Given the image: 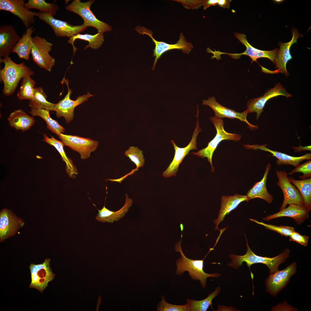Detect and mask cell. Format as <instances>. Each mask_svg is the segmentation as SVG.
<instances>
[{"label": "cell", "instance_id": "obj_3", "mask_svg": "<svg viewBox=\"0 0 311 311\" xmlns=\"http://www.w3.org/2000/svg\"><path fill=\"white\" fill-rule=\"evenodd\" d=\"M181 239L176 243L175 250L179 252L181 257L177 260L176 274L181 276L185 271H187L191 278L200 281V285L203 288L206 286V280L210 277L218 278L221 275L219 273L209 274L205 272L203 270L204 259L193 260L187 257L184 254L181 248Z\"/></svg>", "mask_w": 311, "mask_h": 311}, {"label": "cell", "instance_id": "obj_28", "mask_svg": "<svg viewBox=\"0 0 311 311\" xmlns=\"http://www.w3.org/2000/svg\"><path fill=\"white\" fill-rule=\"evenodd\" d=\"M7 120L10 126L17 130L22 132L28 130L34 124V118L28 115L22 110H15L8 117Z\"/></svg>", "mask_w": 311, "mask_h": 311}, {"label": "cell", "instance_id": "obj_46", "mask_svg": "<svg viewBox=\"0 0 311 311\" xmlns=\"http://www.w3.org/2000/svg\"><path fill=\"white\" fill-rule=\"evenodd\" d=\"M181 229L182 231L183 229V226L182 224H181L180 225Z\"/></svg>", "mask_w": 311, "mask_h": 311}, {"label": "cell", "instance_id": "obj_40", "mask_svg": "<svg viewBox=\"0 0 311 311\" xmlns=\"http://www.w3.org/2000/svg\"><path fill=\"white\" fill-rule=\"evenodd\" d=\"M162 297L161 300L157 306V311H190L189 306L187 303L184 305L172 304L165 301L164 296L162 295Z\"/></svg>", "mask_w": 311, "mask_h": 311}, {"label": "cell", "instance_id": "obj_33", "mask_svg": "<svg viewBox=\"0 0 311 311\" xmlns=\"http://www.w3.org/2000/svg\"><path fill=\"white\" fill-rule=\"evenodd\" d=\"M29 112L33 116H39L43 118L46 122L47 128L57 136L65 132L64 128L57 121L51 117L49 111L31 108V111Z\"/></svg>", "mask_w": 311, "mask_h": 311}, {"label": "cell", "instance_id": "obj_39", "mask_svg": "<svg viewBox=\"0 0 311 311\" xmlns=\"http://www.w3.org/2000/svg\"><path fill=\"white\" fill-rule=\"evenodd\" d=\"M249 219L252 221L263 226L266 229L276 232L280 234L282 236H289L291 232L295 230V228L291 226H277L266 224L262 222H259L255 219Z\"/></svg>", "mask_w": 311, "mask_h": 311}, {"label": "cell", "instance_id": "obj_20", "mask_svg": "<svg viewBox=\"0 0 311 311\" xmlns=\"http://www.w3.org/2000/svg\"><path fill=\"white\" fill-rule=\"evenodd\" d=\"M23 221L7 209L2 210L0 214V238L2 241L16 233L23 224Z\"/></svg>", "mask_w": 311, "mask_h": 311}, {"label": "cell", "instance_id": "obj_26", "mask_svg": "<svg viewBox=\"0 0 311 311\" xmlns=\"http://www.w3.org/2000/svg\"><path fill=\"white\" fill-rule=\"evenodd\" d=\"M271 168L270 163L267 164L262 179L260 181L256 183L248 191L246 195L249 200L253 198H259L264 200L269 204L272 202L273 197L269 193L266 187L267 176Z\"/></svg>", "mask_w": 311, "mask_h": 311}, {"label": "cell", "instance_id": "obj_36", "mask_svg": "<svg viewBox=\"0 0 311 311\" xmlns=\"http://www.w3.org/2000/svg\"><path fill=\"white\" fill-rule=\"evenodd\" d=\"M25 7L28 10L35 9L40 12H48L53 16L56 15L59 9L56 4L47 3L44 0H29L25 3Z\"/></svg>", "mask_w": 311, "mask_h": 311}, {"label": "cell", "instance_id": "obj_45", "mask_svg": "<svg viewBox=\"0 0 311 311\" xmlns=\"http://www.w3.org/2000/svg\"><path fill=\"white\" fill-rule=\"evenodd\" d=\"M238 310L232 307H227L224 306L219 305L217 311H238Z\"/></svg>", "mask_w": 311, "mask_h": 311}, {"label": "cell", "instance_id": "obj_30", "mask_svg": "<svg viewBox=\"0 0 311 311\" xmlns=\"http://www.w3.org/2000/svg\"><path fill=\"white\" fill-rule=\"evenodd\" d=\"M47 97L42 87H35L33 97L30 100L29 106L32 109L55 111V104L48 102Z\"/></svg>", "mask_w": 311, "mask_h": 311}, {"label": "cell", "instance_id": "obj_9", "mask_svg": "<svg viewBox=\"0 0 311 311\" xmlns=\"http://www.w3.org/2000/svg\"><path fill=\"white\" fill-rule=\"evenodd\" d=\"M50 259L46 258L41 264L31 263L30 269L31 281L29 288L35 289L42 293L48 285V283L54 278V274L50 266Z\"/></svg>", "mask_w": 311, "mask_h": 311}, {"label": "cell", "instance_id": "obj_12", "mask_svg": "<svg viewBox=\"0 0 311 311\" xmlns=\"http://www.w3.org/2000/svg\"><path fill=\"white\" fill-rule=\"evenodd\" d=\"M235 36L246 47L245 51L240 53L231 54L215 51V54L218 58H220V55L221 54H227L233 58L238 59L243 55H247L252 59V62L256 61L259 58H268L275 64V60L277 55L279 49L276 48L274 50L265 51L260 50L255 48L251 45L247 41L246 35L244 34L236 33L234 34Z\"/></svg>", "mask_w": 311, "mask_h": 311}, {"label": "cell", "instance_id": "obj_47", "mask_svg": "<svg viewBox=\"0 0 311 311\" xmlns=\"http://www.w3.org/2000/svg\"><path fill=\"white\" fill-rule=\"evenodd\" d=\"M275 1L276 2L280 3L282 2V1L281 0H275Z\"/></svg>", "mask_w": 311, "mask_h": 311}, {"label": "cell", "instance_id": "obj_43", "mask_svg": "<svg viewBox=\"0 0 311 311\" xmlns=\"http://www.w3.org/2000/svg\"><path fill=\"white\" fill-rule=\"evenodd\" d=\"M231 1L229 0H218L217 5L224 8H229Z\"/></svg>", "mask_w": 311, "mask_h": 311}, {"label": "cell", "instance_id": "obj_37", "mask_svg": "<svg viewBox=\"0 0 311 311\" xmlns=\"http://www.w3.org/2000/svg\"><path fill=\"white\" fill-rule=\"evenodd\" d=\"M125 156L136 165L135 171L143 166L145 162L143 151L137 147H130L124 152Z\"/></svg>", "mask_w": 311, "mask_h": 311}, {"label": "cell", "instance_id": "obj_31", "mask_svg": "<svg viewBox=\"0 0 311 311\" xmlns=\"http://www.w3.org/2000/svg\"><path fill=\"white\" fill-rule=\"evenodd\" d=\"M78 39L88 41V44L85 46L84 50L89 47L94 50L97 49L101 46L104 41L103 33H98L94 35L78 34L69 38L67 41L68 43L72 45L74 52L77 49L74 46V43L76 39Z\"/></svg>", "mask_w": 311, "mask_h": 311}, {"label": "cell", "instance_id": "obj_15", "mask_svg": "<svg viewBox=\"0 0 311 311\" xmlns=\"http://www.w3.org/2000/svg\"><path fill=\"white\" fill-rule=\"evenodd\" d=\"M276 172L278 179L277 184L282 189L284 195L283 201L280 211L285 208L288 204H294L304 206L300 193L289 181L288 173L284 170H276Z\"/></svg>", "mask_w": 311, "mask_h": 311}, {"label": "cell", "instance_id": "obj_14", "mask_svg": "<svg viewBox=\"0 0 311 311\" xmlns=\"http://www.w3.org/2000/svg\"><path fill=\"white\" fill-rule=\"evenodd\" d=\"M297 264L295 262L285 269L270 273L265 283L266 290L271 295L275 296L286 285L291 276L296 273Z\"/></svg>", "mask_w": 311, "mask_h": 311}, {"label": "cell", "instance_id": "obj_11", "mask_svg": "<svg viewBox=\"0 0 311 311\" xmlns=\"http://www.w3.org/2000/svg\"><path fill=\"white\" fill-rule=\"evenodd\" d=\"M65 82L68 88L67 94L63 99L55 104V111L57 117H64L66 122L69 124L73 120L75 107L87 101L88 98L94 95L88 92L86 94L79 96L75 100H72L70 97L72 91L69 87L68 81L65 79Z\"/></svg>", "mask_w": 311, "mask_h": 311}, {"label": "cell", "instance_id": "obj_34", "mask_svg": "<svg viewBox=\"0 0 311 311\" xmlns=\"http://www.w3.org/2000/svg\"><path fill=\"white\" fill-rule=\"evenodd\" d=\"M220 290V287H217L214 291L202 300H196L187 299V303L189 306L190 311H206L210 306L213 309V300L218 294Z\"/></svg>", "mask_w": 311, "mask_h": 311}, {"label": "cell", "instance_id": "obj_21", "mask_svg": "<svg viewBox=\"0 0 311 311\" xmlns=\"http://www.w3.org/2000/svg\"><path fill=\"white\" fill-rule=\"evenodd\" d=\"M20 38L13 26H0V58L9 56Z\"/></svg>", "mask_w": 311, "mask_h": 311}, {"label": "cell", "instance_id": "obj_18", "mask_svg": "<svg viewBox=\"0 0 311 311\" xmlns=\"http://www.w3.org/2000/svg\"><path fill=\"white\" fill-rule=\"evenodd\" d=\"M202 101V105L208 106L213 110L215 116L216 117L220 118L226 117L237 119L246 123L250 128L254 129L258 128L257 125L252 124L247 121L246 117L249 113L246 110L242 112H236L220 104L216 100L214 96Z\"/></svg>", "mask_w": 311, "mask_h": 311}, {"label": "cell", "instance_id": "obj_8", "mask_svg": "<svg viewBox=\"0 0 311 311\" xmlns=\"http://www.w3.org/2000/svg\"><path fill=\"white\" fill-rule=\"evenodd\" d=\"M198 112L196 115V124L194 131L191 139L189 144L183 148L179 147L173 140L171 142L173 145L175 150V154L173 159L166 169L162 173L163 176L169 178L172 176H175L178 171L179 165L181 163L186 156L189 154V151L192 150L197 149L196 140L199 133L202 131L200 127L198 121Z\"/></svg>", "mask_w": 311, "mask_h": 311}, {"label": "cell", "instance_id": "obj_7", "mask_svg": "<svg viewBox=\"0 0 311 311\" xmlns=\"http://www.w3.org/2000/svg\"><path fill=\"white\" fill-rule=\"evenodd\" d=\"M32 40L31 53L33 61L41 68L50 72L55 62V58L49 54L53 44L38 35L33 37Z\"/></svg>", "mask_w": 311, "mask_h": 311}, {"label": "cell", "instance_id": "obj_41", "mask_svg": "<svg viewBox=\"0 0 311 311\" xmlns=\"http://www.w3.org/2000/svg\"><path fill=\"white\" fill-rule=\"evenodd\" d=\"M302 172L303 175L299 176L301 180L308 179L311 176V161L309 160L303 164H298L295 168L288 173V175H292L294 173Z\"/></svg>", "mask_w": 311, "mask_h": 311}, {"label": "cell", "instance_id": "obj_4", "mask_svg": "<svg viewBox=\"0 0 311 311\" xmlns=\"http://www.w3.org/2000/svg\"><path fill=\"white\" fill-rule=\"evenodd\" d=\"M210 119L216 130V136L208 143L206 147L198 150L197 152H193L191 154L202 158H207L208 162L211 165L212 172H213L214 168L212 164V158L213 153L219 144L224 140H232L235 141H240L241 136L239 134L229 133L225 131L223 127L224 122L221 118L214 116L210 117Z\"/></svg>", "mask_w": 311, "mask_h": 311}, {"label": "cell", "instance_id": "obj_23", "mask_svg": "<svg viewBox=\"0 0 311 311\" xmlns=\"http://www.w3.org/2000/svg\"><path fill=\"white\" fill-rule=\"evenodd\" d=\"M309 212L304 205L292 204L289 205L287 208L269 215L263 219L268 221L277 218L288 217L293 218L298 224L300 225L308 218Z\"/></svg>", "mask_w": 311, "mask_h": 311}, {"label": "cell", "instance_id": "obj_13", "mask_svg": "<svg viewBox=\"0 0 311 311\" xmlns=\"http://www.w3.org/2000/svg\"><path fill=\"white\" fill-rule=\"evenodd\" d=\"M58 136L65 145L78 153L82 159L89 158L91 153L96 150L99 144L97 141L90 138L62 133Z\"/></svg>", "mask_w": 311, "mask_h": 311}, {"label": "cell", "instance_id": "obj_5", "mask_svg": "<svg viewBox=\"0 0 311 311\" xmlns=\"http://www.w3.org/2000/svg\"><path fill=\"white\" fill-rule=\"evenodd\" d=\"M94 2L93 0L84 2H81L80 0H74L71 4L66 6L65 8L80 16L84 21L83 24L87 27H94L100 33L111 31L112 30L111 26L97 19L90 10V6Z\"/></svg>", "mask_w": 311, "mask_h": 311}, {"label": "cell", "instance_id": "obj_35", "mask_svg": "<svg viewBox=\"0 0 311 311\" xmlns=\"http://www.w3.org/2000/svg\"><path fill=\"white\" fill-rule=\"evenodd\" d=\"M31 76L29 75L26 74L22 78L21 85L17 93L19 100H30L33 97L36 83Z\"/></svg>", "mask_w": 311, "mask_h": 311}, {"label": "cell", "instance_id": "obj_22", "mask_svg": "<svg viewBox=\"0 0 311 311\" xmlns=\"http://www.w3.org/2000/svg\"><path fill=\"white\" fill-rule=\"evenodd\" d=\"M244 146L247 149L254 150L259 149L270 152L272 154V156L277 158V160H276V163L279 166H281L282 165H291L295 167L303 160L311 159V153H307L300 156H293L280 152L272 150L267 148L266 144L261 145L258 144L252 145H244Z\"/></svg>", "mask_w": 311, "mask_h": 311}, {"label": "cell", "instance_id": "obj_17", "mask_svg": "<svg viewBox=\"0 0 311 311\" xmlns=\"http://www.w3.org/2000/svg\"><path fill=\"white\" fill-rule=\"evenodd\" d=\"M280 95L287 98L292 96V95L286 91L281 84L278 83L276 84L274 87L268 90L263 95L249 99L246 104V110L249 113L256 112V119L258 120L268 100L273 97Z\"/></svg>", "mask_w": 311, "mask_h": 311}, {"label": "cell", "instance_id": "obj_44", "mask_svg": "<svg viewBox=\"0 0 311 311\" xmlns=\"http://www.w3.org/2000/svg\"><path fill=\"white\" fill-rule=\"evenodd\" d=\"M292 148L294 150L295 152H300L303 150H307L311 151L310 145L306 147H302L301 145H300L299 147H292Z\"/></svg>", "mask_w": 311, "mask_h": 311}, {"label": "cell", "instance_id": "obj_19", "mask_svg": "<svg viewBox=\"0 0 311 311\" xmlns=\"http://www.w3.org/2000/svg\"><path fill=\"white\" fill-rule=\"evenodd\" d=\"M292 37L291 41L287 43H281L279 44L280 49L275 60V64L276 68H277L275 73L281 72L286 76L289 73L286 68V65L288 62L292 58L290 53V49L292 45L297 42V39L303 36L298 33L296 29H293L292 31Z\"/></svg>", "mask_w": 311, "mask_h": 311}, {"label": "cell", "instance_id": "obj_25", "mask_svg": "<svg viewBox=\"0 0 311 311\" xmlns=\"http://www.w3.org/2000/svg\"><path fill=\"white\" fill-rule=\"evenodd\" d=\"M125 195V203L123 206L117 211H111L106 208L105 204L100 210L96 208L98 210V213L96 217V220L103 223H112L114 221H118L125 216L133 203L132 200L129 198L127 194Z\"/></svg>", "mask_w": 311, "mask_h": 311}, {"label": "cell", "instance_id": "obj_32", "mask_svg": "<svg viewBox=\"0 0 311 311\" xmlns=\"http://www.w3.org/2000/svg\"><path fill=\"white\" fill-rule=\"evenodd\" d=\"M288 178L299 191L304 206L309 212L311 209V178L301 180H296L291 177Z\"/></svg>", "mask_w": 311, "mask_h": 311}, {"label": "cell", "instance_id": "obj_42", "mask_svg": "<svg viewBox=\"0 0 311 311\" xmlns=\"http://www.w3.org/2000/svg\"><path fill=\"white\" fill-rule=\"evenodd\" d=\"M289 237V241L295 242L305 246H308L309 237L301 235L295 230L293 231Z\"/></svg>", "mask_w": 311, "mask_h": 311}, {"label": "cell", "instance_id": "obj_29", "mask_svg": "<svg viewBox=\"0 0 311 311\" xmlns=\"http://www.w3.org/2000/svg\"><path fill=\"white\" fill-rule=\"evenodd\" d=\"M43 135L44 137L43 141L54 146L59 153L63 161L66 163V170L68 176L71 178H75L78 174L77 168L71 159L66 155L64 149L65 145L63 142L56 139L52 136L51 138H49L45 133Z\"/></svg>", "mask_w": 311, "mask_h": 311}, {"label": "cell", "instance_id": "obj_16", "mask_svg": "<svg viewBox=\"0 0 311 311\" xmlns=\"http://www.w3.org/2000/svg\"><path fill=\"white\" fill-rule=\"evenodd\" d=\"M25 2L24 0H0V10L10 12L17 16L28 28L35 22V16L38 17L39 13L27 9L25 7Z\"/></svg>", "mask_w": 311, "mask_h": 311}, {"label": "cell", "instance_id": "obj_24", "mask_svg": "<svg viewBox=\"0 0 311 311\" xmlns=\"http://www.w3.org/2000/svg\"><path fill=\"white\" fill-rule=\"evenodd\" d=\"M249 200L247 195L236 194L233 196H223L218 217L213 221L215 225V230H219L218 225L223 220L225 216L236 208L241 202Z\"/></svg>", "mask_w": 311, "mask_h": 311}, {"label": "cell", "instance_id": "obj_38", "mask_svg": "<svg viewBox=\"0 0 311 311\" xmlns=\"http://www.w3.org/2000/svg\"><path fill=\"white\" fill-rule=\"evenodd\" d=\"M181 3L185 8L188 9H195L198 8L203 6L204 9L206 10L211 6L217 5V0H175Z\"/></svg>", "mask_w": 311, "mask_h": 311}, {"label": "cell", "instance_id": "obj_1", "mask_svg": "<svg viewBox=\"0 0 311 311\" xmlns=\"http://www.w3.org/2000/svg\"><path fill=\"white\" fill-rule=\"evenodd\" d=\"M0 62L4 64V67L0 71V77L3 84V94L6 96L14 93L19 81L25 75H34V71L24 62L17 64L9 56L0 58Z\"/></svg>", "mask_w": 311, "mask_h": 311}, {"label": "cell", "instance_id": "obj_2", "mask_svg": "<svg viewBox=\"0 0 311 311\" xmlns=\"http://www.w3.org/2000/svg\"><path fill=\"white\" fill-rule=\"evenodd\" d=\"M247 250L246 254L240 255L234 254L229 255L231 261L228 266L235 269L241 266L244 262H245L249 269L253 264L261 263L266 265L270 270V273L278 270L279 266L284 263L290 256V250L286 249L281 253L272 258L263 257L256 255L250 248L246 238Z\"/></svg>", "mask_w": 311, "mask_h": 311}, {"label": "cell", "instance_id": "obj_6", "mask_svg": "<svg viewBox=\"0 0 311 311\" xmlns=\"http://www.w3.org/2000/svg\"><path fill=\"white\" fill-rule=\"evenodd\" d=\"M136 31L142 35H147L152 39L155 44V47L153 50V57L155 58L152 69H155V65L158 60L165 52L173 49L181 50L183 52L189 54L193 48L191 43L187 41L182 33H180L179 38L177 42L174 44H170L164 42L158 41L153 38L152 31L146 29L144 27L138 26L135 28Z\"/></svg>", "mask_w": 311, "mask_h": 311}, {"label": "cell", "instance_id": "obj_10", "mask_svg": "<svg viewBox=\"0 0 311 311\" xmlns=\"http://www.w3.org/2000/svg\"><path fill=\"white\" fill-rule=\"evenodd\" d=\"M38 13V17L39 19L51 26L58 37H65L70 38L84 31L87 28L83 24L80 25H73L67 22L55 19L48 12L40 11Z\"/></svg>", "mask_w": 311, "mask_h": 311}, {"label": "cell", "instance_id": "obj_27", "mask_svg": "<svg viewBox=\"0 0 311 311\" xmlns=\"http://www.w3.org/2000/svg\"><path fill=\"white\" fill-rule=\"evenodd\" d=\"M35 30L33 26L27 28L24 31L15 46L12 50V52L16 53L19 57L26 60H29L32 45L33 37L32 35Z\"/></svg>", "mask_w": 311, "mask_h": 311}]
</instances>
